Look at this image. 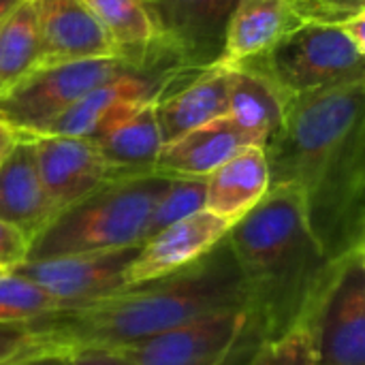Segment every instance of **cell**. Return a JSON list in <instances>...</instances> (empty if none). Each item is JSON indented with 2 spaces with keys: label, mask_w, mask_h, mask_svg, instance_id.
<instances>
[{
  "label": "cell",
  "mask_w": 365,
  "mask_h": 365,
  "mask_svg": "<svg viewBox=\"0 0 365 365\" xmlns=\"http://www.w3.org/2000/svg\"><path fill=\"white\" fill-rule=\"evenodd\" d=\"M45 346H47V344H45ZM38 349H41V346H38ZM34 351H36V349H34ZM28 353H30V351H28ZM24 355H26V353H21V355L13 357V359H9V361H2V364H0V365H13V364H15V361H17V359H19V357H24Z\"/></svg>",
  "instance_id": "obj_35"
},
{
  "label": "cell",
  "mask_w": 365,
  "mask_h": 365,
  "mask_svg": "<svg viewBox=\"0 0 365 365\" xmlns=\"http://www.w3.org/2000/svg\"><path fill=\"white\" fill-rule=\"evenodd\" d=\"M32 4L41 36V64L115 56L83 0H32Z\"/></svg>",
  "instance_id": "obj_14"
},
{
  "label": "cell",
  "mask_w": 365,
  "mask_h": 365,
  "mask_svg": "<svg viewBox=\"0 0 365 365\" xmlns=\"http://www.w3.org/2000/svg\"><path fill=\"white\" fill-rule=\"evenodd\" d=\"M304 21H338L365 11V0H287Z\"/></svg>",
  "instance_id": "obj_28"
},
{
  "label": "cell",
  "mask_w": 365,
  "mask_h": 365,
  "mask_svg": "<svg viewBox=\"0 0 365 365\" xmlns=\"http://www.w3.org/2000/svg\"><path fill=\"white\" fill-rule=\"evenodd\" d=\"M47 197L60 214L111 180L96 143L71 135H28Z\"/></svg>",
  "instance_id": "obj_12"
},
{
  "label": "cell",
  "mask_w": 365,
  "mask_h": 365,
  "mask_svg": "<svg viewBox=\"0 0 365 365\" xmlns=\"http://www.w3.org/2000/svg\"><path fill=\"white\" fill-rule=\"evenodd\" d=\"M53 216L56 210L36 169L32 139L19 133L13 150L0 163V220L32 242Z\"/></svg>",
  "instance_id": "obj_16"
},
{
  "label": "cell",
  "mask_w": 365,
  "mask_h": 365,
  "mask_svg": "<svg viewBox=\"0 0 365 365\" xmlns=\"http://www.w3.org/2000/svg\"><path fill=\"white\" fill-rule=\"evenodd\" d=\"M299 323L319 365H365V246L329 261Z\"/></svg>",
  "instance_id": "obj_6"
},
{
  "label": "cell",
  "mask_w": 365,
  "mask_h": 365,
  "mask_svg": "<svg viewBox=\"0 0 365 365\" xmlns=\"http://www.w3.org/2000/svg\"><path fill=\"white\" fill-rule=\"evenodd\" d=\"M269 190L265 150L248 145L205 178V210L235 225Z\"/></svg>",
  "instance_id": "obj_19"
},
{
  "label": "cell",
  "mask_w": 365,
  "mask_h": 365,
  "mask_svg": "<svg viewBox=\"0 0 365 365\" xmlns=\"http://www.w3.org/2000/svg\"><path fill=\"white\" fill-rule=\"evenodd\" d=\"M45 344L51 342L32 323H0V364Z\"/></svg>",
  "instance_id": "obj_27"
},
{
  "label": "cell",
  "mask_w": 365,
  "mask_h": 365,
  "mask_svg": "<svg viewBox=\"0 0 365 365\" xmlns=\"http://www.w3.org/2000/svg\"><path fill=\"white\" fill-rule=\"evenodd\" d=\"M365 79L291 96L278 133L267 141L269 186L295 184L304 199L364 148Z\"/></svg>",
  "instance_id": "obj_3"
},
{
  "label": "cell",
  "mask_w": 365,
  "mask_h": 365,
  "mask_svg": "<svg viewBox=\"0 0 365 365\" xmlns=\"http://www.w3.org/2000/svg\"><path fill=\"white\" fill-rule=\"evenodd\" d=\"M237 308H250V295L225 237L203 259L175 274L126 287L32 325L68 353L122 351L195 319Z\"/></svg>",
  "instance_id": "obj_1"
},
{
  "label": "cell",
  "mask_w": 365,
  "mask_h": 365,
  "mask_svg": "<svg viewBox=\"0 0 365 365\" xmlns=\"http://www.w3.org/2000/svg\"><path fill=\"white\" fill-rule=\"evenodd\" d=\"M248 145L257 143L225 115L165 143L156 160V173L169 178H207Z\"/></svg>",
  "instance_id": "obj_17"
},
{
  "label": "cell",
  "mask_w": 365,
  "mask_h": 365,
  "mask_svg": "<svg viewBox=\"0 0 365 365\" xmlns=\"http://www.w3.org/2000/svg\"><path fill=\"white\" fill-rule=\"evenodd\" d=\"M92 141L96 143L111 180L156 173V160L165 145L156 120V101L145 103L130 118Z\"/></svg>",
  "instance_id": "obj_20"
},
{
  "label": "cell",
  "mask_w": 365,
  "mask_h": 365,
  "mask_svg": "<svg viewBox=\"0 0 365 365\" xmlns=\"http://www.w3.org/2000/svg\"><path fill=\"white\" fill-rule=\"evenodd\" d=\"M64 306L17 274H0V323H34L62 312Z\"/></svg>",
  "instance_id": "obj_24"
},
{
  "label": "cell",
  "mask_w": 365,
  "mask_h": 365,
  "mask_svg": "<svg viewBox=\"0 0 365 365\" xmlns=\"http://www.w3.org/2000/svg\"><path fill=\"white\" fill-rule=\"evenodd\" d=\"M229 113V66L214 64L190 73L182 88H165L156 98V120L165 143Z\"/></svg>",
  "instance_id": "obj_15"
},
{
  "label": "cell",
  "mask_w": 365,
  "mask_h": 365,
  "mask_svg": "<svg viewBox=\"0 0 365 365\" xmlns=\"http://www.w3.org/2000/svg\"><path fill=\"white\" fill-rule=\"evenodd\" d=\"M199 210H205V178H169V184L154 205L145 240Z\"/></svg>",
  "instance_id": "obj_25"
},
{
  "label": "cell",
  "mask_w": 365,
  "mask_h": 365,
  "mask_svg": "<svg viewBox=\"0 0 365 365\" xmlns=\"http://www.w3.org/2000/svg\"><path fill=\"white\" fill-rule=\"evenodd\" d=\"M17 137H19V133L13 130L9 124H4V122L0 120V163H2V160L6 158V154L13 150Z\"/></svg>",
  "instance_id": "obj_33"
},
{
  "label": "cell",
  "mask_w": 365,
  "mask_h": 365,
  "mask_svg": "<svg viewBox=\"0 0 365 365\" xmlns=\"http://www.w3.org/2000/svg\"><path fill=\"white\" fill-rule=\"evenodd\" d=\"M248 365H319L310 334L302 323L278 338L263 340Z\"/></svg>",
  "instance_id": "obj_26"
},
{
  "label": "cell",
  "mask_w": 365,
  "mask_h": 365,
  "mask_svg": "<svg viewBox=\"0 0 365 365\" xmlns=\"http://www.w3.org/2000/svg\"><path fill=\"white\" fill-rule=\"evenodd\" d=\"M227 242L248 287L259 344L297 325L329 267L310 227L304 192L295 184L269 186L231 225Z\"/></svg>",
  "instance_id": "obj_2"
},
{
  "label": "cell",
  "mask_w": 365,
  "mask_h": 365,
  "mask_svg": "<svg viewBox=\"0 0 365 365\" xmlns=\"http://www.w3.org/2000/svg\"><path fill=\"white\" fill-rule=\"evenodd\" d=\"M71 355L73 353H68L62 346L47 344V346H41L36 351L26 353L24 357H19L13 365H68Z\"/></svg>",
  "instance_id": "obj_30"
},
{
  "label": "cell",
  "mask_w": 365,
  "mask_h": 365,
  "mask_svg": "<svg viewBox=\"0 0 365 365\" xmlns=\"http://www.w3.org/2000/svg\"><path fill=\"white\" fill-rule=\"evenodd\" d=\"M21 0H0V24L9 17V13L19 4Z\"/></svg>",
  "instance_id": "obj_34"
},
{
  "label": "cell",
  "mask_w": 365,
  "mask_h": 365,
  "mask_svg": "<svg viewBox=\"0 0 365 365\" xmlns=\"http://www.w3.org/2000/svg\"><path fill=\"white\" fill-rule=\"evenodd\" d=\"M184 68L173 64L133 66L118 77L83 94L73 107L47 124L38 135H71L96 139L130 118L145 103L156 101L175 73Z\"/></svg>",
  "instance_id": "obj_9"
},
{
  "label": "cell",
  "mask_w": 365,
  "mask_h": 365,
  "mask_svg": "<svg viewBox=\"0 0 365 365\" xmlns=\"http://www.w3.org/2000/svg\"><path fill=\"white\" fill-rule=\"evenodd\" d=\"M169 175L145 173L113 178L62 210L32 237L28 261H43L68 255L122 250L143 244L156 201Z\"/></svg>",
  "instance_id": "obj_4"
},
{
  "label": "cell",
  "mask_w": 365,
  "mask_h": 365,
  "mask_svg": "<svg viewBox=\"0 0 365 365\" xmlns=\"http://www.w3.org/2000/svg\"><path fill=\"white\" fill-rule=\"evenodd\" d=\"M246 336H257L255 317L250 308H237L195 319L120 353L130 365H225Z\"/></svg>",
  "instance_id": "obj_8"
},
{
  "label": "cell",
  "mask_w": 365,
  "mask_h": 365,
  "mask_svg": "<svg viewBox=\"0 0 365 365\" xmlns=\"http://www.w3.org/2000/svg\"><path fill=\"white\" fill-rule=\"evenodd\" d=\"M68 365H130L120 351H81L73 353Z\"/></svg>",
  "instance_id": "obj_31"
},
{
  "label": "cell",
  "mask_w": 365,
  "mask_h": 365,
  "mask_svg": "<svg viewBox=\"0 0 365 365\" xmlns=\"http://www.w3.org/2000/svg\"><path fill=\"white\" fill-rule=\"evenodd\" d=\"M364 51L338 21H302L269 51L235 66L269 79L287 98L365 79Z\"/></svg>",
  "instance_id": "obj_5"
},
{
  "label": "cell",
  "mask_w": 365,
  "mask_h": 365,
  "mask_svg": "<svg viewBox=\"0 0 365 365\" xmlns=\"http://www.w3.org/2000/svg\"><path fill=\"white\" fill-rule=\"evenodd\" d=\"M118 58L137 64H173L180 66L167 51L160 49L154 24L141 0H83ZM182 68V66H180Z\"/></svg>",
  "instance_id": "obj_21"
},
{
  "label": "cell",
  "mask_w": 365,
  "mask_h": 365,
  "mask_svg": "<svg viewBox=\"0 0 365 365\" xmlns=\"http://www.w3.org/2000/svg\"><path fill=\"white\" fill-rule=\"evenodd\" d=\"M163 51L182 68L220 62L227 21L235 0H141Z\"/></svg>",
  "instance_id": "obj_11"
},
{
  "label": "cell",
  "mask_w": 365,
  "mask_h": 365,
  "mask_svg": "<svg viewBox=\"0 0 365 365\" xmlns=\"http://www.w3.org/2000/svg\"><path fill=\"white\" fill-rule=\"evenodd\" d=\"M287 96L263 75L248 66H229V118L259 145L278 133Z\"/></svg>",
  "instance_id": "obj_22"
},
{
  "label": "cell",
  "mask_w": 365,
  "mask_h": 365,
  "mask_svg": "<svg viewBox=\"0 0 365 365\" xmlns=\"http://www.w3.org/2000/svg\"><path fill=\"white\" fill-rule=\"evenodd\" d=\"M133 66L115 56L38 64L0 92V120L21 135H38L83 94Z\"/></svg>",
  "instance_id": "obj_7"
},
{
  "label": "cell",
  "mask_w": 365,
  "mask_h": 365,
  "mask_svg": "<svg viewBox=\"0 0 365 365\" xmlns=\"http://www.w3.org/2000/svg\"><path fill=\"white\" fill-rule=\"evenodd\" d=\"M342 28H344L346 36L353 41V45L365 53V11H359V13L351 15L349 19H344Z\"/></svg>",
  "instance_id": "obj_32"
},
{
  "label": "cell",
  "mask_w": 365,
  "mask_h": 365,
  "mask_svg": "<svg viewBox=\"0 0 365 365\" xmlns=\"http://www.w3.org/2000/svg\"><path fill=\"white\" fill-rule=\"evenodd\" d=\"M0 92H2V86H0Z\"/></svg>",
  "instance_id": "obj_36"
},
{
  "label": "cell",
  "mask_w": 365,
  "mask_h": 365,
  "mask_svg": "<svg viewBox=\"0 0 365 365\" xmlns=\"http://www.w3.org/2000/svg\"><path fill=\"white\" fill-rule=\"evenodd\" d=\"M30 240L15 227L0 220V274H13L28 263Z\"/></svg>",
  "instance_id": "obj_29"
},
{
  "label": "cell",
  "mask_w": 365,
  "mask_h": 365,
  "mask_svg": "<svg viewBox=\"0 0 365 365\" xmlns=\"http://www.w3.org/2000/svg\"><path fill=\"white\" fill-rule=\"evenodd\" d=\"M229 229L231 222L207 210L167 225L139 244V252L128 272V287L175 274L197 263L227 237Z\"/></svg>",
  "instance_id": "obj_13"
},
{
  "label": "cell",
  "mask_w": 365,
  "mask_h": 365,
  "mask_svg": "<svg viewBox=\"0 0 365 365\" xmlns=\"http://www.w3.org/2000/svg\"><path fill=\"white\" fill-rule=\"evenodd\" d=\"M302 21L287 0H235L218 64L235 66L263 56Z\"/></svg>",
  "instance_id": "obj_18"
},
{
  "label": "cell",
  "mask_w": 365,
  "mask_h": 365,
  "mask_svg": "<svg viewBox=\"0 0 365 365\" xmlns=\"http://www.w3.org/2000/svg\"><path fill=\"white\" fill-rule=\"evenodd\" d=\"M41 64V36L32 0H21L0 24V86L19 81Z\"/></svg>",
  "instance_id": "obj_23"
},
{
  "label": "cell",
  "mask_w": 365,
  "mask_h": 365,
  "mask_svg": "<svg viewBox=\"0 0 365 365\" xmlns=\"http://www.w3.org/2000/svg\"><path fill=\"white\" fill-rule=\"evenodd\" d=\"M137 252L139 246L28 261L13 274L56 297L64 310H77L126 289Z\"/></svg>",
  "instance_id": "obj_10"
}]
</instances>
